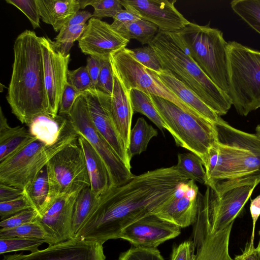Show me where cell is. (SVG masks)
Returning a JSON list of instances; mask_svg holds the SVG:
<instances>
[{"instance_id":"7","label":"cell","mask_w":260,"mask_h":260,"mask_svg":"<svg viewBox=\"0 0 260 260\" xmlns=\"http://www.w3.org/2000/svg\"><path fill=\"white\" fill-rule=\"evenodd\" d=\"M150 98L176 145L195 154L202 161L216 142L215 124L188 113L173 103L150 94Z\"/></svg>"},{"instance_id":"49","label":"cell","mask_w":260,"mask_h":260,"mask_svg":"<svg viewBox=\"0 0 260 260\" xmlns=\"http://www.w3.org/2000/svg\"><path fill=\"white\" fill-rule=\"evenodd\" d=\"M103 60L89 56L86 60V68L91 79L93 87H96L101 68Z\"/></svg>"},{"instance_id":"25","label":"cell","mask_w":260,"mask_h":260,"mask_svg":"<svg viewBox=\"0 0 260 260\" xmlns=\"http://www.w3.org/2000/svg\"><path fill=\"white\" fill-rule=\"evenodd\" d=\"M36 140L24 127H11L3 111L0 112V162Z\"/></svg>"},{"instance_id":"15","label":"cell","mask_w":260,"mask_h":260,"mask_svg":"<svg viewBox=\"0 0 260 260\" xmlns=\"http://www.w3.org/2000/svg\"><path fill=\"white\" fill-rule=\"evenodd\" d=\"M199 192L196 181L188 180L182 182L153 214L181 228L194 224L198 213Z\"/></svg>"},{"instance_id":"55","label":"cell","mask_w":260,"mask_h":260,"mask_svg":"<svg viewBox=\"0 0 260 260\" xmlns=\"http://www.w3.org/2000/svg\"><path fill=\"white\" fill-rule=\"evenodd\" d=\"M259 240L257 248L260 251V231H259Z\"/></svg>"},{"instance_id":"53","label":"cell","mask_w":260,"mask_h":260,"mask_svg":"<svg viewBox=\"0 0 260 260\" xmlns=\"http://www.w3.org/2000/svg\"><path fill=\"white\" fill-rule=\"evenodd\" d=\"M92 17V14L87 11L76 12L64 26L86 24V21Z\"/></svg>"},{"instance_id":"48","label":"cell","mask_w":260,"mask_h":260,"mask_svg":"<svg viewBox=\"0 0 260 260\" xmlns=\"http://www.w3.org/2000/svg\"><path fill=\"white\" fill-rule=\"evenodd\" d=\"M193 240L185 241L173 249L170 260H196Z\"/></svg>"},{"instance_id":"4","label":"cell","mask_w":260,"mask_h":260,"mask_svg":"<svg viewBox=\"0 0 260 260\" xmlns=\"http://www.w3.org/2000/svg\"><path fill=\"white\" fill-rule=\"evenodd\" d=\"M148 45L155 51L163 70L169 71L219 116L228 113L232 105L229 95L194 62L176 32L159 30Z\"/></svg>"},{"instance_id":"2","label":"cell","mask_w":260,"mask_h":260,"mask_svg":"<svg viewBox=\"0 0 260 260\" xmlns=\"http://www.w3.org/2000/svg\"><path fill=\"white\" fill-rule=\"evenodd\" d=\"M216 142L203 160L205 185L220 196L233 188L260 183V138L223 119L215 124Z\"/></svg>"},{"instance_id":"38","label":"cell","mask_w":260,"mask_h":260,"mask_svg":"<svg viewBox=\"0 0 260 260\" xmlns=\"http://www.w3.org/2000/svg\"><path fill=\"white\" fill-rule=\"evenodd\" d=\"M87 24L64 26L55 38V42L66 53H70L71 48L76 41H78Z\"/></svg>"},{"instance_id":"33","label":"cell","mask_w":260,"mask_h":260,"mask_svg":"<svg viewBox=\"0 0 260 260\" xmlns=\"http://www.w3.org/2000/svg\"><path fill=\"white\" fill-rule=\"evenodd\" d=\"M177 169L190 180L205 184L206 171L200 157L190 152L178 153Z\"/></svg>"},{"instance_id":"20","label":"cell","mask_w":260,"mask_h":260,"mask_svg":"<svg viewBox=\"0 0 260 260\" xmlns=\"http://www.w3.org/2000/svg\"><path fill=\"white\" fill-rule=\"evenodd\" d=\"M113 75L114 84L112 94H107L98 88V93L104 108L128 150L132 120L134 112L129 91Z\"/></svg>"},{"instance_id":"22","label":"cell","mask_w":260,"mask_h":260,"mask_svg":"<svg viewBox=\"0 0 260 260\" xmlns=\"http://www.w3.org/2000/svg\"><path fill=\"white\" fill-rule=\"evenodd\" d=\"M194 224L193 240L197 248L196 260H233L229 251L233 223L214 233L208 230L199 220Z\"/></svg>"},{"instance_id":"51","label":"cell","mask_w":260,"mask_h":260,"mask_svg":"<svg viewBox=\"0 0 260 260\" xmlns=\"http://www.w3.org/2000/svg\"><path fill=\"white\" fill-rule=\"evenodd\" d=\"M250 212L252 219V231L250 244H253L254 231L256 221L260 216V194L251 200Z\"/></svg>"},{"instance_id":"12","label":"cell","mask_w":260,"mask_h":260,"mask_svg":"<svg viewBox=\"0 0 260 260\" xmlns=\"http://www.w3.org/2000/svg\"><path fill=\"white\" fill-rule=\"evenodd\" d=\"M256 185L233 188L219 196L207 186L204 194L199 192V213L206 228L214 233L222 231L240 216Z\"/></svg>"},{"instance_id":"6","label":"cell","mask_w":260,"mask_h":260,"mask_svg":"<svg viewBox=\"0 0 260 260\" xmlns=\"http://www.w3.org/2000/svg\"><path fill=\"white\" fill-rule=\"evenodd\" d=\"M229 95L246 116L260 108V51L236 41L227 45Z\"/></svg>"},{"instance_id":"27","label":"cell","mask_w":260,"mask_h":260,"mask_svg":"<svg viewBox=\"0 0 260 260\" xmlns=\"http://www.w3.org/2000/svg\"><path fill=\"white\" fill-rule=\"evenodd\" d=\"M67 117L58 115L53 117L45 114L36 117L28 125L29 132L37 140L52 146L59 140L68 123Z\"/></svg>"},{"instance_id":"42","label":"cell","mask_w":260,"mask_h":260,"mask_svg":"<svg viewBox=\"0 0 260 260\" xmlns=\"http://www.w3.org/2000/svg\"><path fill=\"white\" fill-rule=\"evenodd\" d=\"M33 209L24 194L12 200L0 202V217L3 220L22 211Z\"/></svg>"},{"instance_id":"5","label":"cell","mask_w":260,"mask_h":260,"mask_svg":"<svg viewBox=\"0 0 260 260\" xmlns=\"http://www.w3.org/2000/svg\"><path fill=\"white\" fill-rule=\"evenodd\" d=\"M176 34L194 62L216 85L228 94V42L223 32L211 27L209 24L200 25L190 22Z\"/></svg>"},{"instance_id":"10","label":"cell","mask_w":260,"mask_h":260,"mask_svg":"<svg viewBox=\"0 0 260 260\" xmlns=\"http://www.w3.org/2000/svg\"><path fill=\"white\" fill-rule=\"evenodd\" d=\"M109 59L113 74L128 90L138 89L162 98L185 112L203 118L181 100L149 69L138 62L129 49L124 48L111 53Z\"/></svg>"},{"instance_id":"28","label":"cell","mask_w":260,"mask_h":260,"mask_svg":"<svg viewBox=\"0 0 260 260\" xmlns=\"http://www.w3.org/2000/svg\"><path fill=\"white\" fill-rule=\"evenodd\" d=\"M24 194L38 213L50 202L46 166L23 189Z\"/></svg>"},{"instance_id":"52","label":"cell","mask_w":260,"mask_h":260,"mask_svg":"<svg viewBox=\"0 0 260 260\" xmlns=\"http://www.w3.org/2000/svg\"><path fill=\"white\" fill-rule=\"evenodd\" d=\"M233 260H260V251L254 244L247 243L242 254L235 256Z\"/></svg>"},{"instance_id":"40","label":"cell","mask_w":260,"mask_h":260,"mask_svg":"<svg viewBox=\"0 0 260 260\" xmlns=\"http://www.w3.org/2000/svg\"><path fill=\"white\" fill-rule=\"evenodd\" d=\"M117 260H165L156 248L132 247L122 252Z\"/></svg>"},{"instance_id":"21","label":"cell","mask_w":260,"mask_h":260,"mask_svg":"<svg viewBox=\"0 0 260 260\" xmlns=\"http://www.w3.org/2000/svg\"><path fill=\"white\" fill-rule=\"evenodd\" d=\"M84 93L89 114L94 127L121 160L131 169L132 158L101 101L98 88L92 87L84 91Z\"/></svg>"},{"instance_id":"54","label":"cell","mask_w":260,"mask_h":260,"mask_svg":"<svg viewBox=\"0 0 260 260\" xmlns=\"http://www.w3.org/2000/svg\"><path fill=\"white\" fill-rule=\"evenodd\" d=\"M256 134L260 138V125H257L255 128Z\"/></svg>"},{"instance_id":"39","label":"cell","mask_w":260,"mask_h":260,"mask_svg":"<svg viewBox=\"0 0 260 260\" xmlns=\"http://www.w3.org/2000/svg\"><path fill=\"white\" fill-rule=\"evenodd\" d=\"M129 50L133 57L146 68L157 72L164 70L155 51L150 45Z\"/></svg>"},{"instance_id":"34","label":"cell","mask_w":260,"mask_h":260,"mask_svg":"<svg viewBox=\"0 0 260 260\" xmlns=\"http://www.w3.org/2000/svg\"><path fill=\"white\" fill-rule=\"evenodd\" d=\"M230 5L237 15L260 34V0H234Z\"/></svg>"},{"instance_id":"19","label":"cell","mask_w":260,"mask_h":260,"mask_svg":"<svg viewBox=\"0 0 260 260\" xmlns=\"http://www.w3.org/2000/svg\"><path fill=\"white\" fill-rule=\"evenodd\" d=\"M122 6L131 8L164 32H176L190 22L175 7L176 0H122Z\"/></svg>"},{"instance_id":"11","label":"cell","mask_w":260,"mask_h":260,"mask_svg":"<svg viewBox=\"0 0 260 260\" xmlns=\"http://www.w3.org/2000/svg\"><path fill=\"white\" fill-rule=\"evenodd\" d=\"M78 136L84 138L93 147L108 170L111 186L126 183L134 176L92 123L84 92L76 98L69 115L67 116Z\"/></svg>"},{"instance_id":"1","label":"cell","mask_w":260,"mask_h":260,"mask_svg":"<svg viewBox=\"0 0 260 260\" xmlns=\"http://www.w3.org/2000/svg\"><path fill=\"white\" fill-rule=\"evenodd\" d=\"M190 180L173 166L135 176L126 183L110 187L76 237L104 243L119 238L122 230L153 212L172 194L181 182Z\"/></svg>"},{"instance_id":"41","label":"cell","mask_w":260,"mask_h":260,"mask_svg":"<svg viewBox=\"0 0 260 260\" xmlns=\"http://www.w3.org/2000/svg\"><path fill=\"white\" fill-rule=\"evenodd\" d=\"M68 82L77 91L83 92L93 87L91 79L86 67H81L68 72Z\"/></svg>"},{"instance_id":"37","label":"cell","mask_w":260,"mask_h":260,"mask_svg":"<svg viewBox=\"0 0 260 260\" xmlns=\"http://www.w3.org/2000/svg\"><path fill=\"white\" fill-rule=\"evenodd\" d=\"M80 8L84 9L91 5L94 9L92 17L98 19L104 17H113L121 10L120 0H79Z\"/></svg>"},{"instance_id":"13","label":"cell","mask_w":260,"mask_h":260,"mask_svg":"<svg viewBox=\"0 0 260 260\" xmlns=\"http://www.w3.org/2000/svg\"><path fill=\"white\" fill-rule=\"evenodd\" d=\"M45 87L49 114L58 115L61 96L68 82L70 54L64 52L55 41L40 37Z\"/></svg>"},{"instance_id":"31","label":"cell","mask_w":260,"mask_h":260,"mask_svg":"<svg viewBox=\"0 0 260 260\" xmlns=\"http://www.w3.org/2000/svg\"><path fill=\"white\" fill-rule=\"evenodd\" d=\"M129 95L134 112L140 113L146 116L163 133L164 123L157 111L150 96L141 90L133 89Z\"/></svg>"},{"instance_id":"44","label":"cell","mask_w":260,"mask_h":260,"mask_svg":"<svg viewBox=\"0 0 260 260\" xmlns=\"http://www.w3.org/2000/svg\"><path fill=\"white\" fill-rule=\"evenodd\" d=\"M141 18V16L135 11L125 8L124 10L119 11L113 17V22L111 26L115 31L122 36L129 24Z\"/></svg>"},{"instance_id":"45","label":"cell","mask_w":260,"mask_h":260,"mask_svg":"<svg viewBox=\"0 0 260 260\" xmlns=\"http://www.w3.org/2000/svg\"><path fill=\"white\" fill-rule=\"evenodd\" d=\"M38 214V212L33 209L22 211L1 221V229L14 228L33 221L36 219Z\"/></svg>"},{"instance_id":"8","label":"cell","mask_w":260,"mask_h":260,"mask_svg":"<svg viewBox=\"0 0 260 260\" xmlns=\"http://www.w3.org/2000/svg\"><path fill=\"white\" fill-rule=\"evenodd\" d=\"M78 136L69 121L54 145L47 146L38 140L31 143L0 162V183L24 189L55 154Z\"/></svg>"},{"instance_id":"16","label":"cell","mask_w":260,"mask_h":260,"mask_svg":"<svg viewBox=\"0 0 260 260\" xmlns=\"http://www.w3.org/2000/svg\"><path fill=\"white\" fill-rule=\"evenodd\" d=\"M181 228L153 214H148L124 228L119 238L134 246L156 248L162 243L178 236Z\"/></svg>"},{"instance_id":"30","label":"cell","mask_w":260,"mask_h":260,"mask_svg":"<svg viewBox=\"0 0 260 260\" xmlns=\"http://www.w3.org/2000/svg\"><path fill=\"white\" fill-rule=\"evenodd\" d=\"M98 197L92 193L90 186L79 191L75 203L73 217L72 230L75 237L96 205Z\"/></svg>"},{"instance_id":"14","label":"cell","mask_w":260,"mask_h":260,"mask_svg":"<svg viewBox=\"0 0 260 260\" xmlns=\"http://www.w3.org/2000/svg\"><path fill=\"white\" fill-rule=\"evenodd\" d=\"M103 243L79 237L49 245L28 254L6 255L2 260H105Z\"/></svg>"},{"instance_id":"32","label":"cell","mask_w":260,"mask_h":260,"mask_svg":"<svg viewBox=\"0 0 260 260\" xmlns=\"http://www.w3.org/2000/svg\"><path fill=\"white\" fill-rule=\"evenodd\" d=\"M10 238L41 239L46 240L49 245L54 244L51 235L37 219L18 227L0 229V238Z\"/></svg>"},{"instance_id":"3","label":"cell","mask_w":260,"mask_h":260,"mask_svg":"<svg viewBox=\"0 0 260 260\" xmlns=\"http://www.w3.org/2000/svg\"><path fill=\"white\" fill-rule=\"evenodd\" d=\"M13 52L7 100L12 113L28 126L36 117L49 114L40 37L34 31L24 30L16 38Z\"/></svg>"},{"instance_id":"17","label":"cell","mask_w":260,"mask_h":260,"mask_svg":"<svg viewBox=\"0 0 260 260\" xmlns=\"http://www.w3.org/2000/svg\"><path fill=\"white\" fill-rule=\"evenodd\" d=\"M79 191L53 199L36 218L52 237L54 244L75 238L72 223L75 203Z\"/></svg>"},{"instance_id":"26","label":"cell","mask_w":260,"mask_h":260,"mask_svg":"<svg viewBox=\"0 0 260 260\" xmlns=\"http://www.w3.org/2000/svg\"><path fill=\"white\" fill-rule=\"evenodd\" d=\"M78 141L83 150L92 193L99 196L111 186L110 179L106 167L93 147L83 137Z\"/></svg>"},{"instance_id":"35","label":"cell","mask_w":260,"mask_h":260,"mask_svg":"<svg viewBox=\"0 0 260 260\" xmlns=\"http://www.w3.org/2000/svg\"><path fill=\"white\" fill-rule=\"evenodd\" d=\"M158 31L156 25L142 18L129 24L122 36L128 40L136 39L142 45H148Z\"/></svg>"},{"instance_id":"46","label":"cell","mask_w":260,"mask_h":260,"mask_svg":"<svg viewBox=\"0 0 260 260\" xmlns=\"http://www.w3.org/2000/svg\"><path fill=\"white\" fill-rule=\"evenodd\" d=\"M114 84V75L110 59L103 60L102 67L96 88L111 94Z\"/></svg>"},{"instance_id":"9","label":"cell","mask_w":260,"mask_h":260,"mask_svg":"<svg viewBox=\"0 0 260 260\" xmlns=\"http://www.w3.org/2000/svg\"><path fill=\"white\" fill-rule=\"evenodd\" d=\"M46 168L51 201L57 196L80 191L90 185L84 155L78 139L55 154Z\"/></svg>"},{"instance_id":"18","label":"cell","mask_w":260,"mask_h":260,"mask_svg":"<svg viewBox=\"0 0 260 260\" xmlns=\"http://www.w3.org/2000/svg\"><path fill=\"white\" fill-rule=\"evenodd\" d=\"M129 40L115 31L111 24L94 17L91 18L78 45L85 55L108 59L111 53L125 48Z\"/></svg>"},{"instance_id":"50","label":"cell","mask_w":260,"mask_h":260,"mask_svg":"<svg viewBox=\"0 0 260 260\" xmlns=\"http://www.w3.org/2000/svg\"><path fill=\"white\" fill-rule=\"evenodd\" d=\"M23 194V189L0 183V202L12 200Z\"/></svg>"},{"instance_id":"47","label":"cell","mask_w":260,"mask_h":260,"mask_svg":"<svg viewBox=\"0 0 260 260\" xmlns=\"http://www.w3.org/2000/svg\"><path fill=\"white\" fill-rule=\"evenodd\" d=\"M81 93L77 91L68 82L65 85L58 111L59 115L68 116L71 112L76 98Z\"/></svg>"},{"instance_id":"24","label":"cell","mask_w":260,"mask_h":260,"mask_svg":"<svg viewBox=\"0 0 260 260\" xmlns=\"http://www.w3.org/2000/svg\"><path fill=\"white\" fill-rule=\"evenodd\" d=\"M42 20L59 32L80 9L79 0H36Z\"/></svg>"},{"instance_id":"43","label":"cell","mask_w":260,"mask_h":260,"mask_svg":"<svg viewBox=\"0 0 260 260\" xmlns=\"http://www.w3.org/2000/svg\"><path fill=\"white\" fill-rule=\"evenodd\" d=\"M20 10L28 18L34 29L40 27V15L36 0H6Z\"/></svg>"},{"instance_id":"36","label":"cell","mask_w":260,"mask_h":260,"mask_svg":"<svg viewBox=\"0 0 260 260\" xmlns=\"http://www.w3.org/2000/svg\"><path fill=\"white\" fill-rule=\"evenodd\" d=\"M46 240L37 238H0V253L28 250L34 252L39 250V247Z\"/></svg>"},{"instance_id":"29","label":"cell","mask_w":260,"mask_h":260,"mask_svg":"<svg viewBox=\"0 0 260 260\" xmlns=\"http://www.w3.org/2000/svg\"><path fill=\"white\" fill-rule=\"evenodd\" d=\"M157 135V131L143 117L138 118L131 131L128 148L130 157L132 158L146 151L150 140Z\"/></svg>"},{"instance_id":"23","label":"cell","mask_w":260,"mask_h":260,"mask_svg":"<svg viewBox=\"0 0 260 260\" xmlns=\"http://www.w3.org/2000/svg\"><path fill=\"white\" fill-rule=\"evenodd\" d=\"M150 70V69H149ZM168 88L203 118L214 123L223 119L207 106L193 91L177 79L169 71L157 72L150 70Z\"/></svg>"}]
</instances>
